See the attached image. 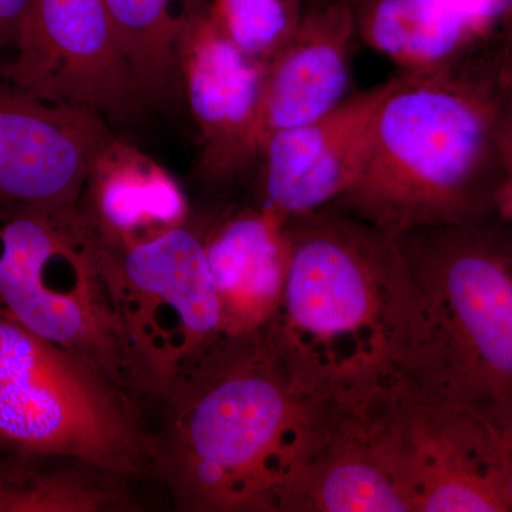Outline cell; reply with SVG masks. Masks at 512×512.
I'll return each mask as SVG.
<instances>
[{"label":"cell","mask_w":512,"mask_h":512,"mask_svg":"<svg viewBox=\"0 0 512 512\" xmlns=\"http://www.w3.org/2000/svg\"><path fill=\"white\" fill-rule=\"evenodd\" d=\"M357 42L349 0L306 8L291 39L266 62L264 141L275 131L328 116L352 96V56Z\"/></svg>","instance_id":"cell-15"},{"label":"cell","mask_w":512,"mask_h":512,"mask_svg":"<svg viewBox=\"0 0 512 512\" xmlns=\"http://www.w3.org/2000/svg\"><path fill=\"white\" fill-rule=\"evenodd\" d=\"M288 229L285 289L261 338L292 379L342 400L402 372L414 295L399 239L336 208Z\"/></svg>","instance_id":"cell-3"},{"label":"cell","mask_w":512,"mask_h":512,"mask_svg":"<svg viewBox=\"0 0 512 512\" xmlns=\"http://www.w3.org/2000/svg\"><path fill=\"white\" fill-rule=\"evenodd\" d=\"M0 311L90 363L143 406L103 241L80 204L0 210Z\"/></svg>","instance_id":"cell-5"},{"label":"cell","mask_w":512,"mask_h":512,"mask_svg":"<svg viewBox=\"0 0 512 512\" xmlns=\"http://www.w3.org/2000/svg\"><path fill=\"white\" fill-rule=\"evenodd\" d=\"M178 64L183 99L200 134L195 174L225 200L254 178L264 144L266 63L225 36L207 8L185 28Z\"/></svg>","instance_id":"cell-10"},{"label":"cell","mask_w":512,"mask_h":512,"mask_svg":"<svg viewBox=\"0 0 512 512\" xmlns=\"http://www.w3.org/2000/svg\"><path fill=\"white\" fill-rule=\"evenodd\" d=\"M359 42L397 73L477 62L512 28V0H349Z\"/></svg>","instance_id":"cell-13"},{"label":"cell","mask_w":512,"mask_h":512,"mask_svg":"<svg viewBox=\"0 0 512 512\" xmlns=\"http://www.w3.org/2000/svg\"><path fill=\"white\" fill-rule=\"evenodd\" d=\"M508 188L485 57L450 72L387 80L359 173L333 208L400 237L497 220Z\"/></svg>","instance_id":"cell-2"},{"label":"cell","mask_w":512,"mask_h":512,"mask_svg":"<svg viewBox=\"0 0 512 512\" xmlns=\"http://www.w3.org/2000/svg\"><path fill=\"white\" fill-rule=\"evenodd\" d=\"M332 2V0H308V6L320 5V3Z\"/></svg>","instance_id":"cell-25"},{"label":"cell","mask_w":512,"mask_h":512,"mask_svg":"<svg viewBox=\"0 0 512 512\" xmlns=\"http://www.w3.org/2000/svg\"><path fill=\"white\" fill-rule=\"evenodd\" d=\"M0 450L150 480L146 414L136 399L2 311Z\"/></svg>","instance_id":"cell-6"},{"label":"cell","mask_w":512,"mask_h":512,"mask_svg":"<svg viewBox=\"0 0 512 512\" xmlns=\"http://www.w3.org/2000/svg\"><path fill=\"white\" fill-rule=\"evenodd\" d=\"M153 106L183 99L178 45L210 0H101Z\"/></svg>","instance_id":"cell-19"},{"label":"cell","mask_w":512,"mask_h":512,"mask_svg":"<svg viewBox=\"0 0 512 512\" xmlns=\"http://www.w3.org/2000/svg\"><path fill=\"white\" fill-rule=\"evenodd\" d=\"M0 74L20 92L123 123L153 106L101 0H30Z\"/></svg>","instance_id":"cell-9"},{"label":"cell","mask_w":512,"mask_h":512,"mask_svg":"<svg viewBox=\"0 0 512 512\" xmlns=\"http://www.w3.org/2000/svg\"><path fill=\"white\" fill-rule=\"evenodd\" d=\"M335 410L264 339L231 340L148 407L150 480L178 511L281 512Z\"/></svg>","instance_id":"cell-1"},{"label":"cell","mask_w":512,"mask_h":512,"mask_svg":"<svg viewBox=\"0 0 512 512\" xmlns=\"http://www.w3.org/2000/svg\"><path fill=\"white\" fill-rule=\"evenodd\" d=\"M114 134L100 114L0 84V210L79 207Z\"/></svg>","instance_id":"cell-11"},{"label":"cell","mask_w":512,"mask_h":512,"mask_svg":"<svg viewBox=\"0 0 512 512\" xmlns=\"http://www.w3.org/2000/svg\"><path fill=\"white\" fill-rule=\"evenodd\" d=\"M103 245L114 308L147 412L234 339L222 325L201 220L140 244Z\"/></svg>","instance_id":"cell-7"},{"label":"cell","mask_w":512,"mask_h":512,"mask_svg":"<svg viewBox=\"0 0 512 512\" xmlns=\"http://www.w3.org/2000/svg\"><path fill=\"white\" fill-rule=\"evenodd\" d=\"M80 208L106 244H140L191 221L183 188L137 148L114 137L94 158Z\"/></svg>","instance_id":"cell-17"},{"label":"cell","mask_w":512,"mask_h":512,"mask_svg":"<svg viewBox=\"0 0 512 512\" xmlns=\"http://www.w3.org/2000/svg\"><path fill=\"white\" fill-rule=\"evenodd\" d=\"M202 221L205 256L229 339L261 338L288 276V222L249 198L222 201Z\"/></svg>","instance_id":"cell-14"},{"label":"cell","mask_w":512,"mask_h":512,"mask_svg":"<svg viewBox=\"0 0 512 512\" xmlns=\"http://www.w3.org/2000/svg\"><path fill=\"white\" fill-rule=\"evenodd\" d=\"M483 416L490 421L491 426L504 440L512 444V403Z\"/></svg>","instance_id":"cell-24"},{"label":"cell","mask_w":512,"mask_h":512,"mask_svg":"<svg viewBox=\"0 0 512 512\" xmlns=\"http://www.w3.org/2000/svg\"><path fill=\"white\" fill-rule=\"evenodd\" d=\"M490 423V421H488ZM493 429L490 447V474L494 490L504 505L505 512H512V444Z\"/></svg>","instance_id":"cell-22"},{"label":"cell","mask_w":512,"mask_h":512,"mask_svg":"<svg viewBox=\"0 0 512 512\" xmlns=\"http://www.w3.org/2000/svg\"><path fill=\"white\" fill-rule=\"evenodd\" d=\"M281 512H413L356 403L336 400L328 430L286 491Z\"/></svg>","instance_id":"cell-16"},{"label":"cell","mask_w":512,"mask_h":512,"mask_svg":"<svg viewBox=\"0 0 512 512\" xmlns=\"http://www.w3.org/2000/svg\"><path fill=\"white\" fill-rule=\"evenodd\" d=\"M5 454L0 458V512L140 510L133 478L73 458Z\"/></svg>","instance_id":"cell-18"},{"label":"cell","mask_w":512,"mask_h":512,"mask_svg":"<svg viewBox=\"0 0 512 512\" xmlns=\"http://www.w3.org/2000/svg\"><path fill=\"white\" fill-rule=\"evenodd\" d=\"M308 0H210L208 13L249 56L268 62L291 39Z\"/></svg>","instance_id":"cell-20"},{"label":"cell","mask_w":512,"mask_h":512,"mask_svg":"<svg viewBox=\"0 0 512 512\" xmlns=\"http://www.w3.org/2000/svg\"><path fill=\"white\" fill-rule=\"evenodd\" d=\"M414 313L402 373L481 414L512 403V221L400 235Z\"/></svg>","instance_id":"cell-4"},{"label":"cell","mask_w":512,"mask_h":512,"mask_svg":"<svg viewBox=\"0 0 512 512\" xmlns=\"http://www.w3.org/2000/svg\"><path fill=\"white\" fill-rule=\"evenodd\" d=\"M30 0H0V55L12 57Z\"/></svg>","instance_id":"cell-23"},{"label":"cell","mask_w":512,"mask_h":512,"mask_svg":"<svg viewBox=\"0 0 512 512\" xmlns=\"http://www.w3.org/2000/svg\"><path fill=\"white\" fill-rule=\"evenodd\" d=\"M488 70L510 171V188L505 197L503 217L512 221V28L505 33L488 57Z\"/></svg>","instance_id":"cell-21"},{"label":"cell","mask_w":512,"mask_h":512,"mask_svg":"<svg viewBox=\"0 0 512 512\" xmlns=\"http://www.w3.org/2000/svg\"><path fill=\"white\" fill-rule=\"evenodd\" d=\"M349 400L372 424L413 512H505L491 480L493 429L483 414L402 372Z\"/></svg>","instance_id":"cell-8"},{"label":"cell","mask_w":512,"mask_h":512,"mask_svg":"<svg viewBox=\"0 0 512 512\" xmlns=\"http://www.w3.org/2000/svg\"><path fill=\"white\" fill-rule=\"evenodd\" d=\"M386 82L353 93L335 111L265 138L251 198L285 222L335 207L352 187Z\"/></svg>","instance_id":"cell-12"}]
</instances>
